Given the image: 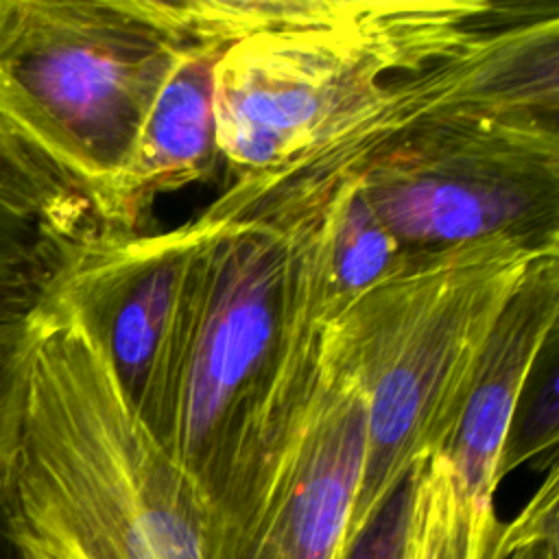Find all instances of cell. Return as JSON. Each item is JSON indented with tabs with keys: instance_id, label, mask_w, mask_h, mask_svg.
Returning <instances> with one entry per match:
<instances>
[{
	"instance_id": "5bb4252c",
	"label": "cell",
	"mask_w": 559,
	"mask_h": 559,
	"mask_svg": "<svg viewBox=\"0 0 559 559\" xmlns=\"http://www.w3.org/2000/svg\"><path fill=\"white\" fill-rule=\"evenodd\" d=\"M314 251L325 323L343 314L408 253L371 212L356 183L336 192L319 214Z\"/></svg>"
},
{
	"instance_id": "5b68a950",
	"label": "cell",
	"mask_w": 559,
	"mask_h": 559,
	"mask_svg": "<svg viewBox=\"0 0 559 559\" xmlns=\"http://www.w3.org/2000/svg\"><path fill=\"white\" fill-rule=\"evenodd\" d=\"M177 55L131 0H0V118L98 223Z\"/></svg>"
},
{
	"instance_id": "6da1fadb",
	"label": "cell",
	"mask_w": 559,
	"mask_h": 559,
	"mask_svg": "<svg viewBox=\"0 0 559 559\" xmlns=\"http://www.w3.org/2000/svg\"><path fill=\"white\" fill-rule=\"evenodd\" d=\"M7 483L13 535L52 559H221L210 498L142 421L85 323L44 295Z\"/></svg>"
},
{
	"instance_id": "d6986e66",
	"label": "cell",
	"mask_w": 559,
	"mask_h": 559,
	"mask_svg": "<svg viewBox=\"0 0 559 559\" xmlns=\"http://www.w3.org/2000/svg\"><path fill=\"white\" fill-rule=\"evenodd\" d=\"M52 247L31 223L0 210V271L48 269Z\"/></svg>"
},
{
	"instance_id": "7402d4cb",
	"label": "cell",
	"mask_w": 559,
	"mask_h": 559,
	"mask_svg": "<svg viewBox=\"0 0 559 559\" xmlns=\"http://www.w3.org/2000/svg\"><path fill=\"white\" fill-rule=\"evenodd\" d=\"M13 528V526H11ZM17 539V537H15ZM20 548H22V557L24 559H52V557H48V555H44V552H39V550H35V548H28V546H24L22 542H20Z\"/></svg>"
},
{
	"instance_id": "3957f363",
	"label": "cell",
	"mask_w": 559,
	"mask_h": 559,
	"mask_svg": "<svg viewBox=\"0 0 559 559\" xmlns=\"http://www.w3.org/2000/svg\"><path fill=\"white\" fill-rule=\"evenodd\" d=\"M552 253L559 231L408 251L325 325L328 349L354 373L367 404L345 552L413 467L450 445L500 314L531 269Z\"/></svg>"
},
{
	"instance_id": "7a4b0ae2",
	"label": "cell",
	"mask_w": 559,
	"mask_h": 559,
	"mask_svg": "<svg viewBox=\"0 0 559 559\" xmlns=\"http://www.w3.org/2000/svg\"><path fill=\"white\" fill-rule=\"evenodd\" d=\"M319 214L284 231L197 216L201 293L168 452L212 507L288 443L317 393L328 325Z\"/></svg>"
},
{
	"instance_id": "9c48e42d",
	"label": "cell",
	"mask_w": 559,
	"mask_h": 559,
	"mask_svg": "<svg viewBox=\"0 0 559 559\" xmlns=\"http://www.w3.org/2000/svg\"><path fill=\"white\" fill-rule=\"evenodd\" d=\"M365 445V393L323 334L299 430L214 502L221 559H343Z\"/></svg>"
},
{
	"instance_id": "ac0fdd59",
	"label": "cell",
	"mask_w": 559,
	"mask_h": 559,
	"mask_svg": "<svg viewBox=\"0 0 559 559\" xmlns=\"http://www.w3.org/2000/svg\"><path fill=\"white\" fill-rule=\"evenodd\" d=\"M408 524V478L386 500L343 559H404Z\"/></svg>"
},
{
	"instance_id": "ba28073f",
	"label": "cell",
	"mask_w": 559,
	"mask_h": 559,
	"mask_svg": "<svg viewBox=\"0 0 559 559\" xmlns=\"http://www.w3.org/2000/svg\"><path fill=\"white\" fill-rule=\"evenodd\" d=\"M199 221L159 234L94 229L55 245L44 295L98 341L129 404L168 450L199 310Z\"/></svg>"
},
{
	"instance_id": "52a82bcc",
	"label": "cell",
	"mask_w": 559,
	"mask_h": 559,
	"mask_svg": "<svg viewBox=\"0 0 559 559\" xmlns=\"http://www.w3.org/2000/svg\"><path fill=\"white\" fill-rule=\"evenodd\" d=\"M358 190L404 251L559 231L557 118L450 109L419 120Z\"/></svg>"
},
{
	"instance_id": "8fae6325",
	"label": "cell",
	"mask_w": 559,
	"mask_h": 559,
	"mask_svg": "<svg viewBox=\"0 0 559 559\" xmlns=\"http://www.w3.org/2000/svg\"><path fill=\"white\" fill-rule=\"evenodd\" d=\"M218 55L179 48L98 214L103 229L133 231L162 192L207 177L221 159L212 107V74Z\"/></svg>"
},
{
	"instance_id": "8992f818",
	"label": "cell",
	"mask_w": 559,
	"mask_h": 559,
	"mask_svg": "<svg viewBox=\"0 0 559 559\" xmlns=\"http://www.w3.org/2000/svg\"><path fill=\"white\" fill-rule=\"evenodd\" d=\"M559 11L485 28L461 52L386 85L293 157L236 181L203 214L286 229L358 183L371 162L419 120L450 109L557 118Z\"/></svg>"
},
{
	"instance_id": "277c9868",
	"label": "cell",
	"mask_w": 559,
	"mask_h": 559,
	"mask_svg": "<svg viewBox=\"0 0 559 559\" xmlns=\"http://www.w3.org/2000/svg\"><path fill=\"white\" fill-rule=\"evenodd\" d=\"M500 9L487 0H362L336 24L225 48L212 74L221 159L240 177L293 157L393 81L467 48Z\"/></svg>"
},
{
	"instance_id": "ffe728a7",
	"label": "cell",
	"mask_w": 559,
	"mask_h": 559,
	"mask_svg": "<svg viewBox=\"0 0 559 559\" xmlns=\"http://www.w3.org/2000/svg\"><path fill=\"white\" fill-rule=\"evenodd\" d=\"M48 269L0 271V323L26 321L41 297Z\"/></svg>"
},
{
	"instance_id": "7c38bea8",
	"label": "cell",
	"mask_w": 559,
	"mask_h": 559,
	"mask_svg": "<svg viewBox=\"0 0 559 559\" xmlns=\"http://www.w3.org/2000/svg\"><path fill=\"white\" fill-rule=\"evenodd\" d=\"M177 48L221 52L242 39L336 24L362 0H131Z\"/></svg>"
},
{
	"instance_id": "30bf717a",
	"label": "cell",
	"mask_w": 559,
	"mask_h": 559,
	"mask_svg": "<svg viewBox=\"0 0 559 559\" xmlns=\"http://www.w3.org/2000/svg\"><path fill=\"white\" fill-rule=\"evenodd\" d=\"M559 253L542 258L500 314L483 358L459 428L443 450L467 496L493 502L502 480L500 461L524 391L557 341Z\"/></svg>"
},
{
	"instance_id": "2e32d148",
	"label": "cell",
	"mask_w": 559,
	"mask_h": 559,
	"mask_svg": "<svg viewBox=\"0 0 559 559\" xmlns=\"http://www.w3.org/2000/svg\"><path fill=\"white\" fill-rule=\"evenodd\" d=\"M33 338V314L26 321L0 323V489L9 478L20 441Z\"/></svg>"
},
{
	"instance_id": "e0dca14e",
	"label": "cell",
	"mask_w": 559,
	"mask_h": 559,
	"mask_svg": "<svg viewBox=\"0 0 559 559\" xmlns=\"http://www.w3.org/2000/svg\"><path fill=\"white\" fill-rule=\"evenodd\" d=\"M559 472L552 463L522 511L504 522L498 559H559Z\"/></svg>"
},
{
	"instance_id": "4fadbf2b",
	"label": "cell",
	"mask_w": 559,
	"mask_h": 559,
	"mask_svg": "<svg viewBox=\"0 0 559 559\" xmlns=\"http://www.w3.org/2000/svg\"><path fill=\"white\" fill-rule=\"evenodd\" d=\"M502 531L496 504L467 496L443 452L408 474L404 559H498Z\"/></svg>"
},
{
	"instance_id": "44dd1931",
	"label": "cell",
	"mask_w": 559,
	"mask_h": 559,
	"mask_svg": "<svg viewBox=\"0 0 559 559\" xmlns=\"http://www.w3.org/2000/svg\"><path fill=\"white\" fill-rule=\"evenodd\" d=\"M0 559H24L20 542L15 539L13 528H11L9 504H7V485L0 489Z\"/></svg>"
},
{
	"instance_id": "9a60e30c",
	"label": "cell",
	"mask_w": 559,
	"mask_h": 559,
	"mask_svg": "<svg viewBox=\"0 0 559 559\" xmlns=\"http://www.w3.org/2000/svg\"><path fill=\"white\" fill-rule=\"evenodd\" d=\"M0 210L35 225L52 245L100 229L87 197L2 118Z\"/></svg>"
}]
</instances>
